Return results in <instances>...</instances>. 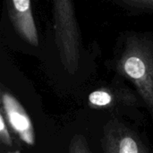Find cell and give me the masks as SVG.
Returning <instances> with one entry per match:
<instances>
[{
    "label": "cell",
    "instance_id": "cell-4",
    "mask_svg": "<svg viewBox=\"0 0 153 153\" xmlns=\"http://www.w3.org/2000/svg\"><path fill=\"white\" fill-rule=\"evenodd\" d=\"M117 153H141L137 143L129 136L123 137L117 146Z\"/></svg>",
    "mask_w": 153,
    "mask_h": 153
},
{
    "label": "cell",
    "instance_id": "cell-2",
    "mask_svg": "<svg viewBox=\"0 0 153 153\" xmlns=\"http://www.w3.org/2000/svg\"><path fill=\"white\" fill-rule=\"evenodd\" d=\"M14 20L21 33L33 45L38 44L37 32L30 13V2L29 0H13Z\"/></svg>",
    "mask_w": 153,
    "mask_h": 153
},
{
    "label": "cell",
    "instance_id": "cell-5",
    "mask_svg": "<svg viewBox=\"0 0 153 153\" xmlns=\"http://www.w3.org/2000/svg\"><path fill=\"white\" fill-rule=\"evenodd\" d=\"M89 100L91 103L96 105V106H106L110 103L111 101V97L108 93L105 91H94L91 93L89 97Z\"/></svg>",
    "mask_w": 153,
    "mask_h": 153
},
{
    "label": "cell",
    "instance_id": "cell-1",
    "mask_svg": "<svg viewBox=\"0 0 153 153\" xmlns=\"http://www.w3.org/2000/svg\"><path fill=\"white\" fill-rule=\"evenodd\" d=\"M4 108L13 128L28 144L34 143V133L31 122L18 101L7 93L2 95Z\"/></svg>",
    "mask_w": 153,
    "mask_h": 153
},
{
    "label": "cell",
    "instance_id": "cell-3",
    "mask_svg": "<svg viewBox=\"0 0 153 153\" xmlns=\"http://www.w3.org/2000/svg\"><path fill=\"white\" fill-rule=\"evenodd\" d=\"M126 73L135 80H141L146 74V65L138 56H131L125 63Z\"/></svg>",
    "mask_w": 153,
    "mask_h": 153
},
{
    "label": "cell",
    "instance_id": "cell-6",
    "mask_svg": "<svg viewBox=\"0 0 153 153\" xmlns=\"http://www.w3.org/2000/svg\"><path fill=\"white\" fill-rule=\"evenodd\" d=\"M0 132H1V138L2 140L6 143V144H11V141H10V137L8 133L5 131V127H4V120L3 116L1 115L0 117Z\"/></svg>",
    "mask_w": 153,
    "mask_h": 153
}]
</instances>
